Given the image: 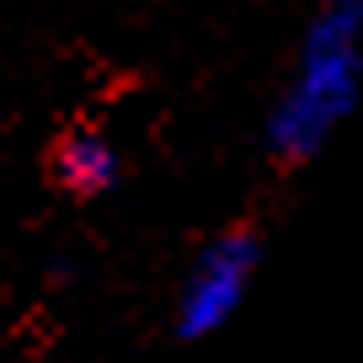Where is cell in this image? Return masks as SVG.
I'll return each mask as SVG.
<instances>
[{
	"label": "cell",
	"mask_w": 363,
	"mask_h": 363,
	"mask_svg": "<svg viewBox=\"0 0 363 363\" xmlns=\"http://www.w3.org/2000/svg\"><path fill=\"white\" fill-rule=\"evenodd\" d=\"M262 272V240L251 230H225L193 257L187 278L177 289V337L208 342L246 310Z\"/></svg>",
	"instance_id": "2"
},
{
	"label": "cell",
	"mask_w": 363,
	"mask_h": 363,
	"mask_svg": "<svg viewBox=\"0 0 363 363\" xmlns=\"http://www.w3.org/2000/svg\"><path fill=\"white\" fill-rule=\"evenodd\" d=\"M363 96V0H320L299 38V59L267 113V150L305 166L337 139Z\"/></svg>",
	"instance_id": "1"
},
{
	"label": "cell",
	"mask_w": 363,
	"mask_h": 363,
	"mask_svg": "<svg viewBox=\"0 0 363 363\" xmlns=\"http://www.w3.org/2000/svg\"><path fill=\"white\" fill-rule=\"evenodd\" d=\"M54 177L75 198H107L123 182V155L102 134H69L54 155Z\"/></svg>",
	"instance_id": "3"
}]
</instances>
